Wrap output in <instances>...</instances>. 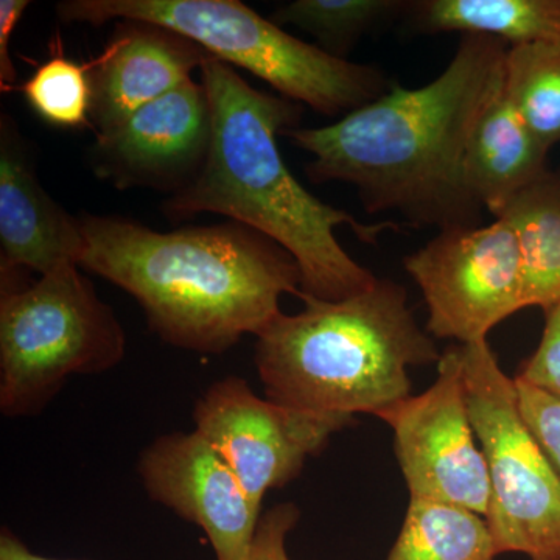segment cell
Wrapping results in <instances>:
<instances>
[{"mask_svg": "<svg viewBox=\"0 0 560 560\" xmlns=\"http://www.w3.org/2000/svg\"><path fill=\"white\" fill-rule=\"evenodd\" d=\"M508 44L463 35L438 79L405 90L390 83L377 101L329 127L283 132L313 156V183L341 180L371 213L396 210L415 224L475 226L481 206L466 180V151L482 110L504 81Z\"/></svg>", "mask_w": 560, "mask_h": 560, "instance_id": "1", "label": "cell"}, {"mask_svg": "<svg viewBox=\"0 0 560 560\" xmlns=\"http://www.w3.org/2000/svg\"><path fill=\"white\" fill-rule=\"evenodd\" d=\"M200 70L212 113L209 150L197 176L165 202V213L173 220L219 213L260 232L300 265L301 294L342 301L370 289L377 278L342 249L335 230L346 224L361 242L377 243L397 224L360 223L291 175L278 136L300 120L296 103L254 90L217 58Z\"/></svg>", "mask_w": 560, "mask_h": 560, "instance_id": "2", "label": "cell"}, {"mask_svg": "<svg viewBox=\"0 0 560 560\" xmlns=\"http://www.w3.org/2000/svg\"><path fill=\"white\" fill-rule=\"evenodd\" d=\"M80 223V268L131 294L150 329L175 348L226 352L278 318L283 294L301 298L294 257L245 224L158 232L119 217Z\"/></svg>", "mask_w": 560, "mask_h": 560, "instance_id": "3", "label": "cell"}, {"mask_svg": "<svg viewBox=\"0 0 560 560\" xmlns=\"http://www.w3.org/2000/svg\"><path fill=\"white\" fill-rule=\"evenodd\" d=\"M300 300L304 311L280 313L256 337L254 363L276 404L375 416L411 396L412 366L441 359L399 283L377 279L342 301Z\"/></svg>", "mask_w": 560, "mask_h": 560, "instance_id": "4", "label": "cell"}, {"mask_svg": "<svg viewBox=\"0 0 560 560\" xmlns=\"http://www.w3.org/2000/svg\"><path fill=\"white\" fill-rule=\"evenodd\" d=\"M57 13L65 22L139 21L171 28L324 116H346L389 90L381 70L294 38L237 0H66Z\"/></svg>", "mask_w": 560, "mask_h": 560, "instance_id": "5", "label": "cell"}, {"mask_svg": "<svg viewBox=\"0 0 560 560\" xmlns=\"http://www.w3.org/2000/svg\"><path fill=\"white\" fill-rule=\"evenodd\" d=\"M125 348L119 318L79 265L28 287L2 285L0 411L10 419L38 416L70 375L113 370Z\"/></svg>", "mask_w": 560, "mask_h": 560, "instance_id": "6", "label": "cell"}, {"mask_svg": "<svg viewBox=\"0 0 560 560\" xmlns=\"http://www.w3.org/2000/svg\"><path fill=\"white\" fill-rule=\"evenodd\" d=\"M471 423L486 466L497 555L560 560V477L523 418L514 378L488 341L460 345Z\"/></svg>", "mask_w": 560, "mask_h": 560, "instance_id": "7", "label": "cell"}, {"mask_svg": "<svg viewBox=\"0 0 560 560\" xmlns=\"http://www.w3.org/2000/svg\"><path fill=\"white\" fill-rule=\"evenodd\" d=\"M405 270L422 291L427 331L436 338L488 341L493 327L525 308L521 248L504 220L442 230L405 259Z\"/></svg>", "mask_w": 560, "mask_h": 560, "instance_id": "8", "label": "cell"}, {"mask_svg": "<svg viewBox=\"0 0 560 560\" xmlns=\"http://www.w3.org/2000/svg\"><path fill=\"white\" fill-rule=\"evenodd\" d=\"M375 416L393 430L410 499L453 504L486 518L488 466L467 407L459 346L442 353L429 389Z\"/></svg>", "mask_w": 560, "mask_h": 560, "instance_id": "9", "label": "cell"}, {"mask_svg": "<svg viewBox=\"0 0 560 560\" xmlns=\"http://www.w3.org/2000/svg\"><path fill=\"white\" fill-rule=\"evenodd\" d=\"M195 430L237 475L254 510L271 489L293 481L305 460L353 422L338 412L298 410L259 397L245 378L217 381L194 410Z\"/></svg>", "mask_w": 560, "mask_h": 560, "instance_id": "10", "label": "cell"}, {"mask_svg": "<svg viewBox=\"0 0 560 560\" xmlns=\"http://www.w3.org/2000/svg\"><path fill=\"white\" fill-rule=\"evenodd\" d=\"M147 493L208 536L215 560H243L261 514L237 475L197 430L164 434L140 455Z\"/></svg>", "mask_w": 560, "mask_h": 560, "instance_id": "11", "label": "cell"}, {"mask_svg": "<svg viewBox=\"0 0 560 560\" xmlns=\"http://www.w3.org/2000/svg\"><path fill=\"white\" fill-rule=\"evenodd\" d=\"M210 128L205 84L187 81L108 130L95 132V172L119 189L179 183L184 187L205 164Z\"/></svg>", "mask_w": 560, "mask_h": 560, "instance_id": "12", "label": "cell"}, {"mask_svg": "<svg viewBox=\"0 0 560 560\" xmlns=\"http://www.w3.org/2000/svg\"><path fill=\"white\" fill-rule=\"evenodd\" d=\"M0 271L40 276L79 265L86 249L80 219L40 186L27 145L10 117L0 120Z\"/></svg>", "mask_w": 560, "mask_h": 560, "instance_id": "13", "label": "cell"}, {"mask_svg": "<svg viewBox=\"0 0 560 560\" xmlns=\"http://www.w3.org/2000/svg\"><path fill=\"white\" fill-rule=\"evenodd\" d=\"M209 57L171 28L120 21L105 54L90 69L95 130H108L140 106L194 80L191 72Z\"/></svg>", "mask_w": 560, "mask_h": 560, "instance_id": "14", "label": "cell"}, {"mask_svg": "<svg viewBox=\"0 0 560 560\" xmlns=\"http://www.w3.org/2000/svg\"><path fill=\"white\" fill-rule=\"evenodd\" d=\"M547 147L534 136L501 84L475 125L466 151V180L482 209L499 215L547 172Z\"/></svg>", "mask_w": 560, "mask_h": 560, "instance_id": "15", "label": "cell"}, {"mask_svg": "<svg viewBox=\"0 0 560 560\" xmlns=\"http://www.w3.org/2000/svg\"><path fill=\"white\" fill-rule=\"evenodd\" d=\"M495 219L517 237L523 267V307L560 304V175L545 172L515 194Z\"/></svg>", "mask_w": 560, "mask_h": 560, "instance_id": "16", "label": "cell"}, {"mask_svg": "<svg viewBox=\"0 0 560 560\" xmlns=\"http://www.w3.org/2000/svg\"><path fill=\"white\" fill-rule=\"evenodd\" d=\"M412 10L423 32L492 36L510 47L560 40V0H425Z\"/></svg>", "mask_w": 560, "mask_h": 560, "instance_id": "17", "label": "cell"}, {"mask_svg": "<svg viewBox=\"0 0 560 560\" xmlns=\"http://www.w3.org/2000/svg\"><path fill=\"white\" fill-rule=\"evenodd\" d=\"M488 522L464 508L410 499L386 560H495Z\"/></svg>", "mask_w": 560, "mask_h": 560, "instance_id": "18", "label": "cell"}, {"mask_svg": "<svg viewBox=\"0 0 560 560\" xmlns=\"http://www.w3.org/2000/svg\"><path fill=\"white\" fill-rule=\"evenodd\" d=\"M504 88L548 150L560 142V40L508 47Z\"/></svg>", "mask_w": 560, "mask_h": 560, "instance_id": "19", "label": "cell"}, {"mask_svg": "<svg viewBox=\"0 0 560 560\" xmlns=\"http://www.w3.org/2000/svg\"><path fill=\"white\" fill-rule=\"evenodd\" d=\"M405 7L396 0H294L276 10L271 21L311 33L324 51L346 60L342 55L363 33Z\"/></svg>", "mask_w": 560, "mask_h": 560, "instance_id": "20", "label": "cell"}, {"mask_svg": "<svg viewBox=\"0 0 560 560\" xmlns=\"http://www.w3.org/2000/svg\"><path fill=\"white\" fill-rule=\"evenodd\" d=\"M33 110L51 125L79 128L90 125V69L58 57L40 65L22 86Z\"/></svg>", "mask_w": 560, "mask_h": 560, "instance_id": "21", "label": "cell"}, {"mask_svg": "<svg viewBox=\"0 0 560 560\" xmlns=\"http://www.w3.org/2000/svg\"><path fill=\"white\" fill-rule=\"evenodd\" d=\"M515 378L560 400V304L545 312L539 346Z\"/></svg>", "mask_w": 560, "mask_h": 560, "instance_id": "22", "label": "cell"}, {"mask_svg": "<svg viewBox=\"0 0 560 560\" xmlns=\"http://www.w3.org/2000/svg\"><path fill=\"white\" fill-rule=\"evenodd\" d=\"M514 381L523 418L560 477V400L517 378Z\"/></svg>", "mask_w": 560, "mask_h": 560, "instance_id": "23", "label": "cell"}, {"mask_svg": "<svg viewBox=\"0 0 560 560\" xmlns=\"http://www.w3.org/2000/svg\"><path fill=\"white\" fill-rule=\"evenodd\" d=\"M300 521L296 504H276L265 512L257 525L256 536L243 560H290L287 552L289 534Z\"/></svg>", "mask_w": 560, "mask_h": 560, "instance_id": "24", "label": "cell"}, {"mask_svg": "<svg viewBox=\"0 0 560 560\" xmlns=\"http://www.w3.org/2000/svg\"><path fill=\"white\" fill-rule=\"evenodd\" d=\"M31 5L28 0H2L0 2V81L10 88L16 83L18 72L11 61L10 40L22 14Z\"/></svg>", "mask_w": 560, "mask_h": 560, "instance_id": "25", "label": "cell"}, {"mask_svg": "<svg viewBox=\"0 0 560 560\" xmlns=\"http://www.w3.org/2000/svg\"><path fill=\"white\" fill-rule=\"evenodd\" d=\"M0 560H66L50 559L44 556L35 555L28 550L27 545L14 536L10 529L3 528L0 533Z\"/></svg>", "mask_w": 560, "mask_h": 560, "instance_id": "26", "label": "cell"}]
</instances>
